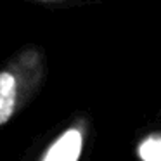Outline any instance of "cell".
<instances>
[{
  "mask_svg": "<svg viewBox=\"0 0 161 161\" xmlns=\"http://www.w3.org/2000/svg\"><path fill=\"white\" fill-rule=\"evenodd\" d=\"M42 76V56L35 49L21 50L0 68V128L28 102Z\"/></svg>",
  "mask_w": 161,
  "mask_h": 161,
  "instance_id": "obj_1",
  "label": "cell"
},
{
  "mask_svg": "<svg viewBox=\"0 0 161 161\" xmlns=\"http://www.w3.org/2000/svg\"><path fill=\"white\" fill-rule=\"evenodd\" d=\"M85 132L80 123L68 126L43 151L40 161H80L83 153Z\"/></svg>",
  "mask_w": 161,
  "mask_h": 161,
  "instance_id": "obj_2",
  "label": "cell"
},
{
  "mask_svg": "<svg viewBox=\"0 0 161 161\" xmlns=\"http://www.w3.org/2000/svg\"><path fill=\"white\" fill-rule=\"evenodd\" d=\"M140 161H161V133L147 135L137 147Z\"/></svg>",
  "mask_w": 161,
  "mask_h": 161,
  "instance_id": "obj_3",
  "label": "cell"
}]
</instances>
